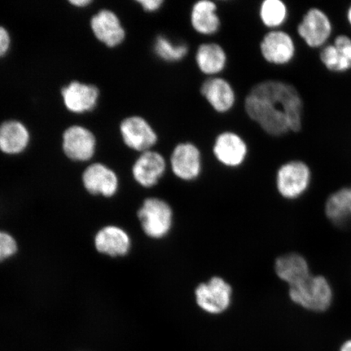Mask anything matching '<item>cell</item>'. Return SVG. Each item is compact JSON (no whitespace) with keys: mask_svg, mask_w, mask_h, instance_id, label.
Wrapping results in <instances>:
<instances>
[{"mask_svg":"<svg viewBox=\"0 0 351 351\" xmlns=\"http://www.w3.org/2000/svg\"><path fill=\"white\" fill-rule=\"evenodd\" d=\"M244 109L271 137L297 134L304 125V100L297 88L287 82L269 79L254 85L245 96Z\"/></svg>","mask_w":351,"mask_h":351,"instance_id":"cell-1","label":"cell"},{"mask_svg":"<svg viewBox=\"0 0 351 351\" xmlns=\"http://www.w3.org/2000/svg\"><path fill=\"white\" fill-rule=\"evenodd\" d=\"M137 216L144 234L152 239H165L173 229V208L160 197H150L145 199Z\"/></svg>","mask_w":351,"mask_h":351,"instance_id":"cell-2","label":"cell"},{"mask_svg":"<svg viewBox=\"0 0 351 351\" xmlns=\"http://www.w3.org/2000/svg\"><path fill=\"white\" fill-rule=\"evenodd\" d=\"M232 293V285L226 279L213 276L207 282L197 285L195 300L197 307L204 313L217 315L230 308Z\"/></svg>","mask_w":351,"mask_h":351,"instance_id":"cell-3","label":"cell"},{"mask_svg":"<svg viewBox=\"0 0 351 351\" xmlns=\"http://www.w3.org/2000/svg\"><path fill=\"white\" fill-rule=\"evenodd\" d=\"M335 30L332 21L328 13L318 7L310 8L298 24V37L311 49H322L330 43Z\"/></svg>","mask_w":351,"mask_h":351,"instance_id":"cell-4","label":"cell"},{"mask_svg":"<svg viewBox=\"0 0 351 351\" xmlns=\"http://www.w3.org/2000/svg\"><path fill=\"white\" fill-rule=\"evenodd\" d=\"M289 296L295 304L305 309L324 311L331 304L332 293L326 278L310 276L302 282L289 287Z\"/></svg>","mask_w":351,"mask_h":351,"instance_id":"cell-5","label":"cell"},{"mask_svg":"<svg viewBox=\"0 0 351 351\" xmlns=\"http://www.w3.org/2000/svg\"><path fill=\"white\" fill-rule=\"evenodd\" d=\"M311 182V171L306 162L292 160L279 167L276 173V187L287 199H295L304 195Z\"/></svg>","mask_w":351,"mask_h":351,"instance_id":"cell-6","label":"cell"},{"mask_svg":"<svg viewBox=\"0 0 351 351\" xmlns=\"http://www.w3.org/2000/svg\"><path fill=\"white\" fill-rule=\"evenodd\" d=\"M169 165L175 177L181 181H195L203 172L200 148L192 142L178 143L170 154Z\"/></svg>","mask_w":351,"mask_h":351,"instance_id":"cell-7","label":"cell"},{"mask_svg":"<svg viewBox=\"0 0 351 351\" xmlns=\"http://www.w3.org/2000/svg\"><path fill=\"white\" fill-rule=\"evenodd\" d=\"M260 51L267 64L285 66L295 59L296 43L292 35L284 29L269 30L261 39Z\"/></svg>","mask_w":351,"mask_h":351,"instance_id":"cell-8","label":"cell"},{"mask_svg":"<svg viewBox=\"0 0 351 351\" xmlns=\"http://www.w3.org/2000/svg\"><path fill=\"white\" fill-rule=\"evenodd\" d=\"M123 142L131 150L143 153L153 150L159 142V136L151 123L141 116H130L121 122Z\"/></svg>","mask_w":351,"mask_h":351,"instance_id":"cell-9","label":"cell"},{"mask_svg":"<svg viewBox=\"0 0 351 351\" xmlns=\"http://www.w3.org/2000/svg\"><path fill=\"white\" fill-rule=\"evenodd\" d=\"M212 151L219 164L226 168L237 169L247 160L249 147L240 134L226 130L217 135Z\"/></svg>","mask_w":351,"mask_h":351,"instance_id":"cell-10","label":"cell"},{"mask_svg":"<svg viewBox=\"0 0 351 351\" xmlns=\"http://www.w3.org/2000/svg\"><path fill=\"white\" fill-rule=\"evenodd\" d=\"M168 169L164 155L159 152L150 150L140 153L132 167V175L140 186L150 189L159 184Z\"/></svg>","mask_w":351,"mask_h":351,"instance_id":"cell-11","label":"cell"},{"mask_svg":"<svg viewBox=\"0 0 351 351\" xmlns=\"http://www.w3.org/2000/svg\"><path fill=\"white\" fill-rule=\"evenodd\" d=\"M62 139L63 151L69 159L76 162H86L94 156L97 141L95 134L86 127H69L64 130Z\"/></svg>","mask_w":351,"mask_h":351,"instance_id":"cell-12","label":"cell"},{"mask_svg":"<svg viewBox=\"0 0 351 351\" xmlns=\"http://www.w3.org/2000/svg\"><path fill=\"white\" fill-rule=\"evenodd\" d=\"M199 92L210 107L219 114L228 113L235 106L234 88L225 77H208L202 83Z\"/></svg>","mask_w":351,"mask_h":351,"instance_id":"cell-13","label":"cell"},{"mask_svg":"<svg viewBox=\"0 0 351 351\" xmlns=\"http://www.w3.org/2000/svg\"><path fill=\"white\" fill-rule=\"evenodd\" d=\"M320 63L333 73H345L351 70V37L341 34L319 50Z\"/></svg>","mask_w":351,"mask_h":351,"instance_id":"cell-14","label":"cell"},{"mask_svg":"<svg viewBox=\"0 0 351 351\" xmlns=\"http://www.w3.org/2000/svg\"><path fill=\"white\" fill-rule=\"evenodd\" d=\"M64 106L77 114L93 111L99 99V88L95 85L73 81L61 90Z\"/></svg>","mask_w":351,"mask_h":351,"instance_id":"cell-15","label":"cell"},{"mask_svg":"<svg viewBox=\"0 0 351 351\" xmlns=\"http://www.w3.org/2000/svg\"><path fill=\"white\" fill-rule=\"evenodd\" d=\"M82 183L90 195L107 197L115 195L119 189V179L117 173L100 163L87 167L82 174Z\"/></svg>","mask_w":351,"mask_h":351,"instance_id":"cell-16","label":"cell"},{"mask_svg":"<svg viewBox=\"0 0 351 351\" xmlns=\"http://www.w3.org/2000/svg\"><path fill=\"white\" fill-rule=\"evenodd\" d=\"M90 27L96 38L109 47H116L125 41L126 32L115 12L100 10L92 16Z\"/></svg>","mask_w":351,"mask_h":351,"instance_id":"cell-17","label":"cell"},{"mask_svg":"<svg viewBox=\"0 0 351 351\" xmlns=\"http://www.w3.org/2000/svg\"><path fill=\"white\" fill-rule=\"evenodd\" d=\"M132 245L130 237L122 228L105 226L95 237V247L99 253L111 257H123L128 254Z\"/></svg>","mask_w":351,"mask_h":351,"instance_id":"cell-18","label":"cell"},{"mask_svg":"<svg viewBox=\"0 0 351 351\" xmlns=\"http://www.w3.org/2000/svg\"><path fill=\"white\" fill-rule=\"evenodd\" d=\"M218 6L212 0H199L193 4L190 14L191 25L194 32L203 36H213L221 27Z\"/></svg>","mask_w":351,"mask_h":351,"instance_id":"cell-19","label":"cell"},{"mask_svg":"<svg viewBox=\"0 0 351 351\" xmlns=\"http://www.w3.org/2000/svg\"><path fill=\"white\" fill-rule=\"evenodd\" d=\"M197 68L208 77H217L227 67V52L221 44L215 42L203 43L195 52Z\"/></svg>","mask_w":351,"mask_h":351,"instance_id":"cell-20","label":"cell"},{"mask_svg":"<svg viewBox=\"0 0 351 351\" xmlns=\"http://www.w3.org/2000/svg\"><path fill=\"white\" fill-rule=\"evenodd\" d=\"M30 142V134L23 123L10 120L0 125V151L14 156L25 152Z\"/></svg>","mask_w":351,"mask_h":351,"instance_id":"cell-21","label":"cell"},{"mask_svg":"<svg viewBox=\"0 0 351 351\" xmlns=\"http://www.w3.org/2000/svg\"><path fill=\"white\" fill-rule=\"evenodd\" d=\"M274 271L280 280L289 287L297 285L311 276L308 263L297 253L283 254L276 258Z\"/></svg>","mask_w":351,"mask_h":351,"instance_id":"cell-22","label":"cell"},{"mask_svg":"<svg viewBox=\"0 0 351 351\" xmlns=\"http://www.w3.org/2000/svg\"><path fill=\"white\" fill-rule=\"evenodd\" d=\"M327 217L337 226H345L351 221V188H342L328 197Z\"/></svg>","mask_w":351,"mask_h":351,"instance_id":"cell-23","label":"cell"},{"mask_svg":"<svg viewBox=\"0 0 351 351\" xmlns=\"http://www.w3.org/2000/svg\"><path fill=\"white\" fill-rule=\"evenodd\" d=\"M289 8L282 0H265L261 3L258 16L269 30L280 29L289 19Z\"/></svg>","mask_w":351,"mask_h":351,"instance_id":"cell-24","label":"cell"},{"mask_svg":"<svg viewBox=\"0 0 351 351\" xmlns=\"http://www.w3.org/2000/svg\"><path fill=\"white\" fill-rule=\"evenodd\" d=\"M190 48L186 43H176L165 34H160L153 43V52L158 59L165 63L181 62L189 54Z\"/></svg>","mask_w":351,"mask_h":351,"instance_id":"cell-25","label":"cell"},{"mask_svg":"<svg viewBox=\"0 0 351 351\" xmlns=\"http://www.w3.org/2000/svg\"><path fill=\"white\" fill-rule=\"evenodd\" d=\"M17 250L16 239L8 232L0 231V263L15 256Z\"/></svg>","mask_w":351,"mask_h":351,"instance_id":"cell-26","label":"cell"},{"mask_svg":"<svg viewBox=\"0 0 351 351\" xmlns=\"http://www.w3.org/2000/svg\"><path fill=\"white\" fill-rule=\"evenodd\" d=\"M137 3L141 7L143 11L148 13H153L160 11L164 7V0H138Z\"/></svg>","mask_w":351,"mask_h":351,"instance_id":"cell-27","label":"cell"},{"mask_svg":"<svg viewBox=\"0 0 351 351\" xmlns=\"http://www.w3.org/2000/svg\"><path fill=\"white\" fill-rule=\"evenodd\" d=\"M10 47V34L5 28L0 25V58L8 53Z\"/></svg>","mask_w":351,"mask_h":351,"instance_id":"cell-28","label":"cell"},{"mask_svg":"<svg viewBox=\"0 0 351 351\" xmlns=\"http://www.w3.org/2000/svg\"><path fill=\"white\" fill-rule=\"evenodd\" d=\"M69 3L77 8H85L90 5L92 1L90 0H71Z\"/></svg>","mask_w":351,"mask_h":351,"instance_id":"cell-29","label":"cell"},{"mask_svg":"<svg viewBox=\"0 0 351 351\" xmlns=\"http://www.w3.org/2000/svg\"><path fill=\"white\" fill-rule=\"evenodd\" d=\"M346 21H348V24L351 29V3L348 6V10H346Z\"/></svg>","mask_w":351,"mask_h":351,"instance_id":"cell-30","label":"cell"},{"mask_svg":"<svg viewBox=\"0 0 351 351\" xmlns=\"http://www.w3.org/2000/svg\"><path fill=\"white\" fill-rule=\"evenodd\" d=\"M340 351H351V340L346 341L343 345H342Z\"/></svg>","mask_w":351,"mask_h":351,"instance_id":"cell-31","label":"cell"}]
</instances>
